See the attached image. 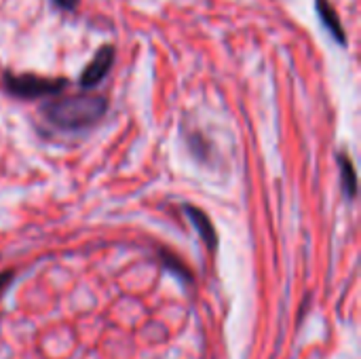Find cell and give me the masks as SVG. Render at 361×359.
I'll use <instances>...</instances> for the list:
<instances>
[{
  "label": "cell",
  "mask_w": 361,
  "mask_h": 359,
  "mask_svg": "<svg viewBox=\"0 0 361 359\" xmlns=\"http://www.w3.org/2000/svg\"><path fill=\"white\" fill-rule=\"evenodd\" d=\"M106 110H108V99L104 95L80 93L57 102H49L42 108V114L57 129L76 131V129H87L97 121H102Z\"/></svg>",
  "instance_id": "obj_1"
},
{
  "label": "cell",
  "mask_w": 361,
  "mask_h": 359,
  "mask_svg": "<svg viewBox=\"0 0 361 359\" xmlns=\"http://www.w3.org/2000/svg\"><path fill=\"white\" fill-rule=\"evenodd\" d=\"M68 85L66 78H44L36 74H6L4 89L19 99H38L59 93Z\"/></svg>",
  "instance_id": "obj_2"
},
{
  "label": "cell",
  "mask_w": 361,
  "mask_h": 359,
  "mask_svg": "<svg viewBox=\"0 0 361 359\" xmlns=\"http://www.w3.org/2000/svg\"><path fill=\"white\" fill-rule=\"evenodd\" d=\"M112 63H114V47L112 44H106V47H102L95 53V57L91 59V63L85 68V72L80 76V87L82 89H91V87L99 85L108 76Z\"/></svg>",
  "instance_id": "obj_3"
},
{
  "label": "cell",
  "mask_w": 361,
  "mask_h": 359,
  "mask_svg": "<svg viewBox=\"0 0 361 359\" xmlns=\"http://www.w3.org/2000/svg\"><path fill=\"white\" fill-rule=\"evenodd\" d=\"M184 212H186V216L190 218L192 226L199 231V235H201V239L205 241V245H207L209 250H216V248H218V235H216V229H214L209 216H207L203 209L195 207V205H186Z\"/></svg>",
  "instance_id": "obj_4"
},
{
  "label": "cell",
  "mask_w": 361,
  "mask_h": 359,
  "mask_svg": "<svg viewBox=\"0 0 361 359\" xmlns=\"http://www.w3.org/2000/svg\"><path fill=\"white\" fill-rule=\"evenodd\" d=\"M317 13L322 17V23L326 25V30L332 34V38L338 42V44H347V34L343 30V23L338 21V15L334 11V6L328 2V0H317Z\"/></svg>",
  "instance_id": "obj_5"
},
{
  "label": "cell",
  "mask_w": 361,
  "mask_h": 359,
  "mask_svg": "<svg viewBox=\"0 0 361 359\" xmlns=\"http://www.w3.org/2000/svg\"><path fill=\"white\" fill-rule=\"evenodd\" d=\"M338 167H341V180H343V190L349 199H355L357 195V174L347 154H338Z\"/></svg>",
  "instance_id": "obj_6"
},
{
  "label": "cell",
  "mask_w": 361,
  "mask_h": 359,
  "mask_svg": "<svg viewBox=\"0 0 361 359\" xmlns=\"http://www.w3.org/2000/svg\"><path fill=\"white\" fill-rule=\"evenodd\" d=\"M163 258H165V264H167V267H169L171 271H176L178 275H182L184 279H190V275H188V271H186L184 267H180V262H178V260H176L173 256H169V254H165Z\"/></svg>",
  "instance_id": "obj_7"
},
{
  "label": "cell",
  "mask_w": 361,
  "mask_h": 359,
  "mask_svg": "<svg viewBox=\"0 0 361 359\" xmlns=\"http://www.w3.org/2000/svg\"><path fill=\"white\" fill-rule=\"evenodd\" d=\"M59 8H63V11H72V8H76V4H78V0H53Z\"/></svg>",
  "instance_id": "obj_8"
},
{
  "label": "cell",
  "mask_w": 361,
  "mask_h": 359,
  "mask_svg": "<svg viewBox=\"0 0 361 359\" xmlns=\"http://www.w3.org/2000/svg\"><path fill=\"white\" fill-rule=\"evenodd\" d=\"M13 279V271H6V273H2L0 275V294H2V290L8 286V281Z\"/></svg>",
  "instance_id": "obj_9"
}]
</instances>
